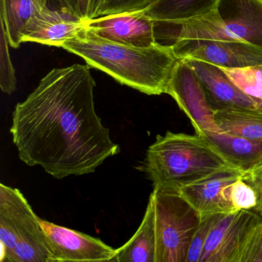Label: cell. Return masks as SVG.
Wrapping results in <instances>:
<instances>
[{
    "label": "cell",
    "mask_w": 262,
    "mask_h": 262,
    "mask_svg": "<svg viewBox=\"0 0 262 262\" xmlns=\"http://www.w3.org/2000/svg\"><path fill=\"white\" fill-rule=\"evenodd\" d=\"M89 66L54 69L12 115L10 133L18 157L56 179L84 175L120 152L94 105Z\"/></svg>",
    "instance_id": "6da1fadb"
},
{
    "label": "cell",
    "mask_w": 262,
    "mask_h": 262,
    "mask_svg": "<svg viewBox=\"0 0 262 262\" xmlns=\"http://www.w3.org/2000/svg\"><path fill=\"white\" fill-rule=\"evenodd\" d=\"M61 48L81 57L88 66L106 72L120 84L149 95L166 93L178 61L171 47L158 43L149 48L118 44L86 27Z\"/></svg>",
    "instance_id": "7a4b0ae2"
},
{
    "label": "cell",
    "mask_w": 262,
    "mask_h": 262,
    "mask_svg": "<svg viewBox=\"0 0 262 262\" xmlns=\"http://www.w3.org/2000/svg\"><path fill=\"white\" fill-rule=\"evenodd\" d=\"M227 167L233 166L203 137L168 131L157 136L149 146L142 168L154 190L178 193L183 187Z\"/></svg>",
    "instance_id": "3957f363"
},
{
    "label": "cell",
    "mask_w": 262,
    "mask_h": 262,
    "mask_svg": "<svg viewBox=\"0 0 262 262\" xmlns=\"http://www.w3.org/2000/svg\"><path fill=\"white\" fill-rule=\"evenodd\" d=\"M156 42L172 47L182 39L247 43L262 50V0H219L212 13L178 23L155 21Z\"/></svg>",
    "instance_id": "277c9868"
},
{
    "label": "cell",
    "mask_w": 262,
    "mask_h": 262,
    "mask_svg": "<svg viewBox=\"0 0 262 262\" xmlns=\"http://www.w3.org/2000/svg\"><path fill=\"white\" fill-rule=\"evenodd\" d=\"M149 200L155 213V262H186L201 223L198 213L178 193L153 189Z\"/></svg>",
    "instance_id": "5b68a950"
},
{
    "label": "cell",
    "mask_w": 262,
    "mask_h": 262,
    "mask_svg": "<svg viewBox=\"0 0 262 262\" xmlns=\"http://www.w3.org/2000/svg\"><path fill=\"white\" fill-rule=\"evenodd\" d=\"M262 218L253 211L218 214L198 262H241L243 246Z\"/></svg>",
    "instance_id": "8992f818"
},
{
    "label": "cell",
    "mask_w": 262,
    "mask_h": 262,
    "mask_svg": "<svg viewBox=\"0 0 262 262\" xmlns=\"http://www.w3.org/2000/svg\"><path fill=\"white\" fill-rule=\"evenodd\" d=\"M171 48L178 59L198 60L223 69H243L262 64V50L239 41L182 39Z\"/></svg>",
    "instance_id": "52a82bcc"
},
{
    "label": "cell",
    "mask_w": 262,
    "mask_h": 262,
    "mask_svg": "<svg viewBox=\"0 0 262 262\" xmlns=\"http://www.w3.org/2000/svg\"><path fill=\"white\" fill-rule=\"evenodd\" d=\"M166 94L176 101L190 120L196 135L219 131L214 118L215 112L208 102L203 85L193 69L183 59H178Z\"/></svg>",
    "instance_id": "ba28073f"
},
{
    "label": "cell",
    "mask_w": 262,
    "mask_h": 262,
    "mask_svg": "<svg viewBox=\"0 0 262 262\" xmlns=\"http://www.w3.org/2000/svg\"><path fill=\"white\" fill-rule=\"evenodd\" d=\"M86 28L112 42L138 48L156 44L155 21L146 10L103 15L85 20Z\"/></svg>",
    "instance_id": "9c48e42d"
},
{
    "label": "cell",
    "mask_w": 262,
    "mask_h": 262,
    "mask_svg": "<svg viewBox=\"0 0 262 262\" xmlns=\"http://www.w3.org/2000/svg\"><path fill=\"white\" fill-rule=\"evenodd\" d=\"M244 172L227 167L180 189L178 194L196 211L200 220L237 212L229 200V189Z\"/></svg>",
    "instance_id": "30bf717a"
},
{
    "label": "cell",
    "mask_w": 262,
    "mask_h": 262,
    "mask_svg": "<svg viewBox=\"0 0 262 262\" xmlns=\"http://www.w3.org/2000/svg\"><path fill=\"white\" fill-rule=\"evenodd\" d=\"M38 223L58 261H95L109 259L116 255V249L98 238L39 218Z\"/></svg>",
    "instance_id": "8fae6325"
},
{
    "label": "cell",
    "mask_w": 262,
    "mask_h": 262,
    "mask_svg": "<svg viewBox=\"0 0 262 262\" xmlns=\"http://www.w3.org/2000/svg\"><path fill=\"white\" fill-rule=\"evenodd\" d=\"M183 60L196 73L204 89L208 102L214 112L235 107L261 110L252 98L245 95L231 81L221 68L198 60Z\"/></svg>",
    "instance_id": "7c38bea8"
},
{
    "label": "cell",
    "mask_w": 262,
    "mask_h": 262,
    "mask_svg": "<svg viewBox=\"0 0 262 262\" xmlns=\"http://www.w3.org/2000/svg\"><path fill=\"white\" fill-rule=\"evenodd\" d=\"M85 27L84 20L75 18L63 9H51L45 6L28 23L23 42L61 48L65 41L75 37Z\"/></svg>",
    "instance_id": "4fadbf2b"
},
{
    "label": "cell",
    "mask_w": 262,
    "mask_h": 262,
    "mask_svg": "<svg viewBox=\"0 0 262 262\" xmlns=\"http://www.w3.org/2000/svg\"><path fill=\"white\" fill-rule=\"evenodd\" d=\"M16 233L15 249L0 262H58L40 226L38 217L28 203L20 211Z\"/></svg>",
    "instance_id": "5bb4252c"
},
{
    "label": "cell",
    "mask_w": 262,
    "mask_h": 262,
    "mask_svg": "<svg viewBox=\"0 0 262 262\" xmlns=\"http://www.w3.org/2000/svg\"><path fill=\"white\" fill-rule=\"evenodd\" d=\"M198 136L207 140L231 166L243 172L251 170L262 163V142L221 130Z\"/></svg>",
    "instance_id": "9a60e30c"
},
{
    "label": "cell",
    "mask_w": 262,
    "mask_h": 262,
    "mask_svg": "<svg viewBox=\"0 0 262 262\" xmlns=\"http://www.w3.org/2000/svg\"><path fill=\"white\" fill-rule=\"evenodd\" d=\"M219 0H154L145 9L157 23H178L212 13Z\"/></svg>",
    "instance_id": "2e32d148"
},
{
    "label": "cell",
    "mask_w": 262,
    "mask_h": 262,
    "mask_svg": "<svg viewBox=\"0 0 262 262\" xmlns=\"http://www.w3.org/2000/svg\"><path fill=\"white\" fill-rule=\"evenodd\" d=\"M155 213L149 200L138 230L124 246L116 249V255L119 262H155Z\"/></svg>",
    "instance_id": "e0dca14e"
},
{
    "label": "cell",
    "mask_w": 262,
    "mask_h": 262,
    "mask_svg": "<svg viewBox=\"0 0 262 262\" xmlns=\"http://www.w3.org/2000/svg\"><path fill=\"white\" fill-rule=\"evenodd\" d=\"M48 3L49 0H1V23L12 48L19 47L28 23Z\"/></svg>",
    "instance_id": "ac0fdd59"
},
{
    "label": "cell",
    "mask_w": 262,
    "mask_h": 262,
    "mask_svg": "<svg viewBox=\"0 0 262 262\" xmlns=\"http://www.w3.org/2000/svg\"><path fill=\"white\" fill-rule=\"evenodd\" d=\"M219 130L252 140L262 142V111L235 107L214 114Z\"/></svg>",
    "instance_id": "d6986e66"
},
{
    "label": "cell",
    "mask_w": 262,
    "mask_h": 262,
    "mask_svg": "<svg viewBox=\"0 0 262 262\" xmlns=\"http://www.w3.org/2000/svg\"><path fill=\"white\" fill-rule=\"evenodd\" d=\"M223 70L231 81L245 95L252 98L262 110V64Z\"/></svg>",
    "instance_id": "ffe728a7"
},
{
    "label": "cell",
    "mask_w": 262,
    "mask_h": 262,
    "mask_svg": "<svg viewBox=\"0 0 262 262\" xmlns=\"http://www.w3.org/2000/svg\"><path fill=\"white\" fill-rule=\"evenodd\" d=\"M241 177L229 187V200L236 211H253L257 206L256 193L253 188Z\"/></svg>",
    "instance_id": "44dd1931"
},
{
    "label": "cell",
    "mask_w": 262,
    "mask_h": 262,
    "mask_svg": "<svg viewBox=\"0 0 262 262\" xmlns=\"http://www.w3.org/2000/svg\"><path fill=\"white\" fill-rule=\"evenodd\" d=\"M2 24L1 68H0V86L4 93L11 95L16 89L15 71L11 62L8 50L7 36L3 23Z\"/></svg>",
    "instance_id": "7402d4cb"
},
{
    "label": "cell",
    "mask_w": 262,
    "mask_h": 262,
    "mask_svg": "<svg viewBox=\"0 0 262 262\" xmlns=\"http://www.w3.org/2000/svg\"><path fill=\"white\" fill-rule=\"evenodd\" d=\"M217 218H218V215H215L206 220H201L191 243L186 262L199 261L206 238L212 226L215 224Z\"/></svg>",
    "instance_id": "603a6c76"
},
{
    "label": "cell",
    "mask_w": 262,
    "mask_h": 262,
    "mask_svg": "<svg viewBox=\"0 0 262 262\" xmlns=\"http://www.w3.org/2000/svg\"><path fill=\"white\" fill-rule=\"evenodd\" d=\"M154 0H106L100 16L135 12L147 9Z\"/></svg>",
    "instance_id": "cb8c5ba5"
},
{
    "label": "cell",
    "mask_w": 262,
    "mask_h": 262,
    "mask_svg": "<svg viewBox=\"0 0 262 262\" xmlns=\"http://www.w3.org/2000/svg\"><path fill=\"white\" fill-rule=\"evenodd\" d=\"M241 262H262V222L248 237L241 251Z\"/></svg>",
    "instance_id": "d4e9b609"
},
{
    "label": "cell",
    "mask_w": 262,
    "mask_h": 262,
    "mask_svg": "<svg viewBox=\"0 0 262 262\" xmlns=\"http://www.w3.org/2000/svg\"><path fill=\"white\" fill-rule=\"evenodd\" d=\"M241 178L255 190L257 195V206L253 212L262 218V163L251 170L245 172Z\"/></svg>",
    "instance_id": "484cf974"
},
{
    "label": "cell",
    "mask_w": 262,
    "mask_h": 262,
    "mask_svg": "<svg viewBox=\"0 0 262 262\" xmlns=\"http://www.w3.org/2000/svg\"><path fill=\"white\" fill-rule=\"evenodd\" d=\"M60 9L81 20L89 19L91 0H57Z\"/></svg>",
    "instance_id": "4316f807"
},
{
    "label": "cell",
    "mask_w": 262,
    "mask_h": 262,
    "mask_svg": "<svg viewBox=\"0 0 262 262\" xmlns=\"http://www.w3.org/2000/svg\"><path fill=\"white\" fill-rule=\"evenodd\" d=\"M105 2H106V0H91L89 19L99 17L100 12L103 9Z\"/></svg>",
    "instance_id": "83f0119b"
},
{
    "label": "cell",
    "mask_w": 262,
    "mask_h": 262,
    "mask_svg": "<svg viewBox=\"0 0 262 262\" xmlns=\"http://www.w3.org/2000/svg\"><path fill=\"white\" fill-rule=\"evenodd\" d=\"M58 262H119L118 259V257L115 255L112 258H109V259L103 260H95V261H58Z\"/></svg>",
    "instance_id": "f1b7e54d"
}]
</instances>
